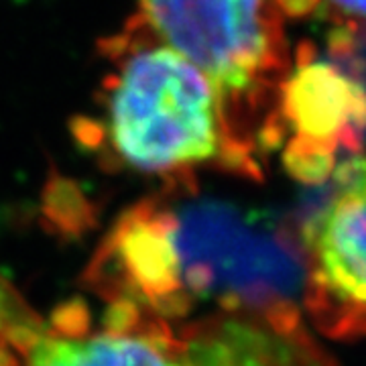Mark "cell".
Instances as JSON below:
<instances>
[{
  "label": "cell",
  "mask_w": 366,
  "mask_h": 366,
  "mask_svg": "<svg viewBox=\"0 0 366 366\" xmlns=\"http://www.w3.org/2000/svg\"><path fill=\"white\" fill-rule=\"evenodd\" d=\"M90 279L110 301L169 322L208 301L216 310L293 303L303 257L234 206L153 197L120 218Z\"/></svg>",
  "instance_id": "obj_1"
},
{
  "label": "cell",
  "mask_w": 366,
  "mask_h": 366,
  "mask_svg": "<svg viewBox=\"0 0 366 366\" xmlns=\"http://www.w3.org/2000/svg\"><path fill=\"white\" fill-rule=\"evenodd\" d=\"M108 64L100 122L88 141L124 167L167 182L194 179L204 165L259 179L261 165L236 143L212 79L137 14L102 43Z\"/></svg>",
  "instance_id": "obj_2"
},
{
  "label": "cell",
  "mask_w": 366,
  "mask_h": 366,
  "mask_svg": "<svg viewBox=\"0 0 366 366\" xmlns=\"http://www.w3.org/2000/svg\"><path fill=\"white\" fill-rule=\"evenodd\" d=\"M139 16L212 79L250 157L277 147V100L291 64L273 0H139Z\"/></svg>",
  "instance_id": "obj_3"
},
{
  "label": "cell",
  "mask_w": 366,
  "mask_h": 366,
  "mask_svg": "<svg viewBox=\"0 0 366 366\" xmlns=\"http://www.w3.org/2000/svg\"><path fill=\"white\" fill-rule=\"evenodd\" d=\"M102 326L79 305L61 307L49 324L23 300L0 322V346L21 366H182V336L163 317L114 301Z\"/></svg>",
  "instance_id": "obj_4"
},
{
  "label": "cell",
  "mask_w": 366,
  "mask_h": 366,
  "mask_svg": "<svg viewBox=\"0 0 366 366\" xmlns=\"http://www.w3.org/2000/svg\"><path fill=\"white\" fill-rule=\"evenodd\" d=\"M336 187L303 230V303L340 340L366 336V159L344 161Z\"/></svg>",
  "instance_id": "obj_5"
},
{
  "label": "cell",
  "mask_w": 366,
  "mask_h": 366,
  "mask_svg": "<svg viewBox=\"0 0 366 366\" xmlns=\"http://www.w3.org/2000/svg\"><path fill=\"white\" fill-rule=\"evenodd\" d=\"M283 161L291 175L320 183L336 171L340 153H356L366 139V90L332 59L301 47L277 100Z\"/></svg>",
  "instance_id": "obj_6"
},
{
  "label": "cell",
  "mask_w": 366,
  "mask_h": 366,
  "mask_svg": "<svg viewBox=\"0 0 366 366\" xmlns=\"http://www.w3.org/2000/svg\"><path fill=\"white\" fill-rule=\"evenodd\" d=\"M179 336L182 366H336L295 303L216 310Z\"/></svg>",
  "instance_id": "obj_7"
},
{
  "label": "cell",
  "mask_w": 366,
  "mask_h": 366,
  "mask_svg": "<svg viewBox=\"0 0 366 366\" xmlns=\"http://www.w3.org/2000/svg\"><path fill=\"white\" fill-rule=\"evenodd\" d=\"M322 2V0H317ZM330 9H336L340 13L350 14L356 19H366V0H326Z\"/></svg>",
  "instance_id": "obj_8"
}]
</instances>
